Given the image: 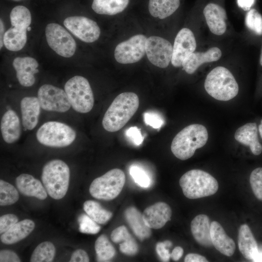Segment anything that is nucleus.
<instances>
[{
	"mask_svg": "<svg viewBox=\"0 0 262 262\" xmlns=\"http://www.w3.org/2000/svg\"><path fill=\"white\" fill-rule=\"evenodd\" d=\"M211 237L213 245L220 253L227 256H232L235 250L234 241L228 236L222 226L214 221L211 224Z\"/></svg>",
	"mask_w": 262,
	"mask_h": 262,
	"instance_id": "obj_23",
	"label": "nucleus"
},
{
	"mask_svg": "<svg viewBox=\"0 0 262 262\" xmlns=\"http://www.w3.org/2000/svg\"><path fill=\"white\" fill-rule=\"evenodd\" d=\"M5 28L3 21L1 19H0V48L1 49L2 46L4 45V36L5 34L4 32Z\"/></svg>",
	"mask_w": 262,
	"mask_h": 262,
	"instance_id": "obj_51",
	"label": "nucleus"
},
{
	"mask_svg": "<svg viewBox=\"0 0 262 262\" xmlns=\"http://www.w3.org/2000/svg\"><path fill=\"white\" fill-rule=\"evenodd\" d=\"M65 91L72 108L76 112H89L94 104V97L88 80L81 76H75L66 83Z\"/></svg>",
	"mask_w": 262,
	"mask_h": 262,
	"instance_id": "obj_6",
	"label": "nucleus"
},
{
	"mask_svg": "<svg viewBox=\"0 0 262 262\" xmlns=\"http://www.w3.org/2000/svg\"><path fill=\"white\" fill-rule=\"evenodd\" d=\"M37 98L41 108L47 111L64 113L71 107L65 91L51 84L42 85Z\"/></svg>",
	"mask_w": 262,
	"mask_h": 262,
	"instance_id": "obj_11",
	"label": "nucleus"
},
{
	"mask_svg": "<svg viewBox=\"0 0 262 262\" xmlns=\"http://www.w3.org/2000/svg\"><path fill=\"white\" fill-rule=\"evenodd\" d=\"M139 105L138 96L133 92H123L113 101L103 117L102 125L109 132L122 129L136 113Z\"/></svg>",
	"mask_w": 262,
	"mask_h": 262,
	"instance_id": "obj_1",
	"label": "nucleus"
},
{
	"mask_svg": "<svg viewBox=\"0 0 262 262\" xmlns=\"http://www.w3.org/2000/svg\"><path fill=\"white\" fill-rule=\"evenodd\" d=\"M130 174L135 182L140 187L147 188L150 185L149 176L141 167L137 165H131L130 168Z\"/></svg>",
	"mask_w": 262,
	"mask_h": 262,
	"instance_id": "obj_38",
	"label": "nucleus"
},
{
	"mask_svg": "<svg viewBox=\"0 0 262 262\" xmlns=\"http://www.w3.org/2000/svg\"><path fill=\"white\" fill-rule=\"evenodd\" d=\"M12 27L5 33L4 45L10 51H17L23 49L26 43L27 29L18 25Z\"/></svg>",
	"mask_w": 262,
	"mask_h": 262,
	"instance_id": "obj_28",
	"label": "nucleus"
},
{
	"mask_svg": "<svg viewBox=\"0 0 262 262\" xmlns=\"http://www.w3.org/2000/svg\"><path fill=\"white\" fill-rule=\"evenodd\" d=\"M180 185L184 195L196 199L214 194L218 190L217 180L209 173L199 169H192L180 178Z\"/></svg>",
	"mask_w": 262,
	"mask_h": 262,
	"instance_id": "obj_5",
	"label": "nucleus"
},
{
	"mask_svg": "<svg viewBox=\"0 0 262 262\" xmlns=\"http://www.w3.org/2000/svg\"><path fill=\"white\" fill-rule=\"evenodd\" d=\"M34 227V222L30 219L17 222L9 229L1 234L0 241L7 245L16 243L27 237Z\"/></svg>",
	"mask_w": 262,
	"mask_h": 262,
	"instance_id": "obj_26",
	"label": "nucleus"
},
{
	"mask_svg": "<svg viewBox=\"0 0 262 262\" xmlns=\"http://www.w3.org/2000/svg\"><path fill=\"white\" fill-rule=\"evenodd\" d=\"M173 45L167 39L158 36L147 38L146 53L149 62L161 68L167 67L171 61Z\"/></svg>",
	"mask_w": 262,
	"mask_h": 262,
	"instance_id": "obj_12",
	"label": "nucleus"
},
{
	"mask_svg": "<svg viewBox=\"0 0 262 262\" xmlns=\"http://www.w3.org/2000/svg\"><path fill=\"white\" fill-rule=\"evenodd\" d=\"M185 262H208V261L203 256L196 253H189L185 258Z\"/></svg>",
	"mask_w": 262,
	"mask_h": 262,
	"instance_id": "obj_48",
	"label": "nucleus"
},
{
	"mask_svg": "<svg viewBox=\"0 0 262 262\" xmlns=\"http://www.w3.org/2000/svg\"><path fill=\"white\" fill-rule=\"evenodd\" d=\"M15 0V1H19V0Z\"/></svg>",
	"mask_w": 262,
	"mask_h": 262,
	"instance_id": "obj_56",
	"label": "nucleus"
},
{
	"mask_svg": "<svg viewBox=\"0 0 262 262\" xmlns=\"http://www.w3.org/2000/svg\"><path fill=\"white\" fill-rule=\"evenodd\" d=\"M245 23L247 27L258 35H262V16L255 9H250L246 14Z\"/></svg>",
	"mask_w": 262,
	"mask_h": 262,
	"instance_id": "obj_36",
	"label": "nucleus"
},
{
	"mask_svg": "<svg viewBox=\"0 0 262 262\" xmlns=\"http://www.w3.org/2000/svg\"><path fill=\"white\" fill-rule=\"evenodd\" d=\"M197 43L194 33L188 28H183L178 33L173 45L171 64L175 67L181 66L184 60L196 51Z\"/></svg>",
	"mask_w": 262,
	"mask_h": 262,
	"instance_id": "obj_14",
	"label": "nucleus"
},
{
	"mask_svg": "<svg viewBox=\"0 0 262 262\" xmlns=\"http://www.w3.org/2000/svg\"><path fill=\"white\" fill-rule=\"evenodd\" d=\"M238 6L245 10H249L255 0H237Z\"/></svg>",
	"mask_w": 262,
	"mask_h": 262,
	"instance_id": "obj_50",
	"label": "nucleus"
},
{
	"mask_svg": "<svg viewBox=\"0 0 262 262\" xmlns=\"http://www.w3.org/2000/svg\"><path fill=\"white\" fill-rule=\"evenodd\" d=\"M234 138L241 144L248 146L254 155L262 153V145L259 141L255 123H247L239 127L235 132Z\"/></svg>",
	"mask_w": 262,
	"mask_h": 262,
	"instance_id": "obj_21",
	"label": "nucleus"
},
{
	"mask_svg": "<svg viewBox=\"0 0 262 262\" xmlns=\"http://www.w3.org/2000/svg\"><path fill=\"white\" fill-rule=\"evenodd\" d=\"M0 262H20V260L17 255L10 250L3 249L0 251Z\"/></svg>",
	"mask_w": 262,
	"mask_h": 262,
	"instance_id": "obj_45",
	"label": "nucleus"
},
{
	"mask_svg": "<svg viewBox=\"0 0 262 262\" xmlns=\"http://www.w3.org/2000/svg\"><path fill=\"white\" fill-rule=\"evenodd\" d=\"M180 3V0H149L148 11L153 17L163 19L173 14Z\"/></svg>",
	"mask_w": 262,
	"mask_h": 262,
	"instance_id": "obj_29",
	"label": "nucleus"
},
{
	"mask_svg": "<svg viewBox=\"0 0 262 262\" xmlns=\"http://www.w3.org/2000/svg\"><path fill=\"white\" fill-rule=\"evenodd\" d=\"M18 222L17 217L12 213L3 215L0 217V233L1 234Z\"/></svg>",
	"mask_w": 262,
	"mask_h": 262,
	"instance_id": "obj_43",
	"label": "nucleus"
},
{
	"mask_svg": "<svg viewBox=\"0 0 262 262\" xmlns=\"http://www.w3.org/2000/svg\"><path fill=\"white\" fill-rule=\"evenodd\" d=\"M64 24L73 35L86 43L97 41L100 34V29L97 22L85 16L68 17L65 19Z\"/></svg>",
	"mask_w": 262,
	"mask_h": 262,
	"instance_id": "obj_13",
	"label": "nucleus"
},
{
	"mask_svg": "<svg viewBox=\"0 0 262 262\" xmlns=\"http://www.w3.org/2000/svg\"><path fill=\"white\" fill-rule=\"evenodd\" d=\"M208 139L207 129L202 125L193 124L181 130L174 138L171 150L177 158L186 160L194 154L196 149L203 147Z\"/></svg>",
	"mask_w": 262,
	"mask_h": 262,
	"instance_id": "obj_2",
	"label": "nucleus"
},
{
	"mask_svg": "<svg viewBox=\"0 0 262 262\" xmlns=\"http://www.w3.org/2000/svg\"><path fill=\"white\" fill-rule=\"evenodd\" d=\"M12 26L20 25L28 29L32 21V16L29 10L26 7L18 5L15 7L10 15Z\"/></svg>",
	"mask_w": 262,
	"mask_h": 262,
	"instance_id": "obj_34",
	"label": "nucleus"
},
{
	"mask_svg": "<svg viewBox=\"0 0 262 262\" xmlns=\"http://www.w3.org/2000/svg\"><path fill=\"white\" fill-rule=\"evenodd\" d=\"M167 247L164 242L158 243L156 246L157 253L163 262H168L170 258V253Z\"/></svg>",
	"mask_w": 262,
	"mask_h": 262,
	"instance_id": "obj_46",
	"label": "nucleus"
},
{
	"mask_svg": "<svg viewBox=\"0 0 262 262\" xmlns=\"http://www.w3.org/2000/svg\"><path fill=\"white\" fill-rule=\"evenodd\" d=\"M19 198L16 188L11 184L0 180V205L7 206L15 203Z\"/></svg>",
	"mask_w": 262,
	"mask_h": 262,
	"instance_id": "obj_35",
	"label": "nucleus"
},
{
	"mask_svg": "<svg viewBox=\"0 0 262 262\" xmlns=\"http://www.w3.org/2000/svg\"><path fill=\"white\" fill-rule=\"evenodd\" d=\"M250 183L255 196L262 201V167H258L252 171Z\"/></svg>",
	"mask_w": 262,
	"mask_h": 262,
	"instance_id": "obj_39",
	"label": "nucleus"
},
{
	"mask_svg": "<svg viewBox=\"0 0 262 262\" xmlns=\"http://www.w3.org/2000/svg\"><path fill=\"white\" fill-rule=\"evenodd\" d=\"M147 39L145 35L137 34L119 43L114 51L115 60L122 64H133L139 61L146 53Z\"/></svg>",
	"mask_w": 262,
	"mask_h": 262,
	"instance_id": "obj_10",
	"label": "nucleus"
},
{
	"mask_svg": "<svg viewBox=\"0 0 262 262\" xmlns=\"http://www.w3.org/2000/svg\"><path fill=\"white\" fill-rule=\"evenodd\" d=\"M172 211L166 203L159 202L147 207L142 215L146 225L150 229L163 228L170 220Z\"/></svg>",
	"mask_w": 262,
	"mask_h": 262,
	"instance_id": "obj_17",
	"label": "nucleus"
},
{
	"mask_svg": "<svg viewBox=\"0 0 262 262\" xmlns=\"http://www.w3.org/2000/svg\"><path fill=\"white\" fill-rule=\"evenodd\" d=\"M253 262H262V250H259V253Z\"/></svg>",
	"mask_w": 262,
	"mask_h": 262,
	"instance_id": "obj_52",
	"label": "nucleus"
},
{
	"mask_svg": "<svg viewBox=\"0 0 262 262\" xmlns=\"http://www.w3.org/2000/svg\"><path fill=\"white\" fill-rule=\"evenodd\" d=\"M191 230L195 240L205 247L213 246L211 237V224L209 217L204 214L196 216L191 223Z\"/></svg>",
	"mask_w": 262,
	"mask_h": 262,
	"instance_id": "obj_24",
	"label": "nucleus"
},
{
	"mask_svg": "<svg viewBox=\"0 0 262 262\" xmlns=\"http://www.w3.org/2000/svg\"><path fill=\"white\" fill-rule=\"evenodd\" d=\"M125 180V175L122 170L113 169L96 178L90 184L89 192L97 199L111 200L120 193Z\"/></svg>",
	"mask_w": 262,
	"mask_h": 262,
	"instance_id": "obj_8",
	"label": "nucleus"
},
{
	"mask_svg": "<svg viewBox=\"0 0 262 262\" xmlns=\"http://www.w3.org/2000/svg\"><path fill=\"white\" fill-rule=\"evenodd\" d=\"M126 135L136 146L140 145L144 140L140 129L136 126L128 129L126 131Z\"/></svg>",
	"mask_w": 262,
	"mask_h": 262,
	"instance_id": "obj_44",
	"label": "nucleus"
},
{
	"mask_svg": "<svg viewBox=\"0 0 262 262\" xmlns=\"http://www.w3.org/2000/svg\"><path fill=\"white\" fill-rule=\"evenodd\" d=\"M260 63L261 66H262V51H261V53L260 55Z\"/></svg>",
	"mask_w": 262,
	"mask_h": 262,
	"instance_id": "obj_54",
	"label": "nucleus"
},
{
	"mask_svg": "<svg viewBox=\"0 0 262 262\" xmlns=\"http://www.w3.org/2000/svg\"><path fill=\"white\" fill-rule=\"evenodd\" d=\"M206 24L210 32L215 35L221 36L227 30V16L226 10L215 2L207 4L203 10Z\"/></svg>",
	"mask_w": 262,
	"mask_h": 262,
	"instance_id": "obj_15",
	"label": "nucleus"
},
{
	"mask_svg": "<svg viewBox=\"0 0 262 262\" xmlns=\"http://www.w3.org/2000/svg\"><path fill=\"white\" fill-rule=\"evenodd\" d=\"M16 185L23 195L44 200L47 197V192L40 180L28 174H21L16 179Z\"/></svg>",
	"mask_w": 262,
	"mask_h": 262,
	"instance_id": "obj_22",
	"label": "nucleus"
},
{
	"mask_svg": "<svg viewBox=\"0 0 262 262\" xmlns=\"http://www.w3.org/2000/svg\"><path fill=\"white\" fill-rule=\"evenodd\" d=\"M0 131L6 143L12 144L18 140L21 133V125L19 117L14 111L9 110L5 112L0 121Z\"/></svg>",
	"mask_w": 262,
	"mask_h": 262,
	"instance_id": "obj_20",
	"label": "nucleus"
},
{
	"mask_svg": "<svg viewBox=\"0 0 262 262\" xmlns=\"http://www.w3.org/2000/svg\"><path fill=\"white\" fill-rule=\"evenodd\" d=\"M31 30V27L29 26V27L28 28L27 31H30Z\"/></svg>",
	"mask_w": 262,
	"mask_h": 262,
	"instance_id": "obj_55",
	"label": "nucleus"
},
{
	"mask_svg": "<svg viewBox=\"0 0 262 262\" xmlns=\"http://www.w3.org/2000/svg\"><path fill=\"white\" fill-rule=\"evenodd\" d=\"M70 262H88L89 258L87 253L83 249H78L71 255Z\"/></svg>",
	"mask_w": 262,
	"mask_h": 262,
	"instance_id": "obj_47",
	"label": "nucleus"
},
{
	"mask_svg": "<svg viewBox=\"0 0 262 262\" xmlns=\"http://www.w3.org/2000/svg\"><path fill=\"white\" fill-rule=\"evenodd\" d=\"M70 170L64 161L55 159L44 166L41 179L49 195L53 199H60L66 195L69 185Z\"/></svg>",
	"mask_w": 262,
	"mask_h": 262,
	"instance_id": "obj_4",
	"label": "nucleus"
},
{
	"mask_svg": "<svg viewBox=\"0 0 262 262\" xmlns=\"http://www.w3.org/2000/svg\"><path fill=\"white\" fill-rule=\"evenodd\" d=\"M131 236L125 226H120L114 229L111 234L112 241L115 243H121Z\"/></svg>",
	"mask_w": 262,
	"mask_h": 262,
	"instance_id": "obj_42",
	"label": "nucleus"
},
{
	"mask_svg": "<svg viewBox=\"0 0 262 262\" xmlns=\"http://www.w3.org/2000/svg\"><path fill=\"white\" fill-rule=\"evenodd\" d=\"M221 49L217 47H213L203 51H194L183 61L181 66L189 74H194L204 64L218 61L222 57Z\"/></svg>",
	"mask_w": 262,
	"mask_h": 262,
	"instance_id": "obj_16",
	"label": "nucleus"
},
{
	"mask_svg": "<svg viewBox=\"0 0 262 262\" xmlns=\"http://www.w3.org/2000/svg\"><path fill=\"white\" fill-rule=\"evenodd\" d=\"M37 141L42 145L53 147H66L76 137L75 131L62 122L51 121L43 124L36 133Z\"/></svg>",
	"mask_w": 262,
	"mask_h": 262,
	"instance_id": "obj_7",
	"label": "nucleus"
},
{
	"mask_svg": "<svg viewBox=\"0 0 262 262\" xmlns=\"http://www.w3.org/2000/svg\"><path fill=\"white\" fill-rule=\"evenodd\" d=\"M95 249L98 262H108L115 254V250L105 234H101L96 240Z\"/></svg>",
	"mask_w": 262,
	"mask_h": 262,
	"instance_id": "obj_32",
	"label": "nucleus"
},
{
	"mask_svg": "<svg viewBox=\"0 0 262 262\" xmlns=\"http://www.w3.org/2000/svg\"><path fill=\"white\" fill-rule=\"evenodd\" d=\"M129 2L130 0H93L92 8L98 14L113 16L122 12Z\"/></svg>",
	"mask_w": 262,
	"mask_h": 262,
	"instance_id": "obj_30",
	"label": "nucleus"
},
{
	"mask_svg": "<svg viewBox=\"0 0 262 262\" xmlns=\"http://www.w3.org/2000/svg\"><path fill=\"white\" fill-rule=\"evenodd\" d=\"M79 231L83 233L95 234L100 230V227L87 214L82 213L78 217Z\"/></svg>",
	"mask_w": 262,
	"mask_h": 262,
	"instance_id": "obj_37",
	"label": "nucleus"
},
{
	"mask_svg": "<svg viewBox=\"0 0 262 262\" xmlns=\"http://www.w3.org/2000/svg\"><path fill=\"white\" fill-rule=\"evenodd\" d=\"M55 248L53 244L49 241L39 244L33 250L31 259V262H50L54 259Z\"/></svg>",
	"mask_w": 262,
	"mask_h": 262,
	"instance_id": "obj_33",
	"label": "nucleus"
},
{
	"mask_svg": "<svg viewBox=\"0 0 262 262\" xmlns=\"http://www.w3.org/2000/svg\"><path fill=\"white\" fill-rule=\"evenodd\" d=\"M183 254V249L180 246H176L170 254V257L175 261H178Z\"/></svg>",
	"mask_w": 262,
	"mask_h": 262,
	"instance_id": "obj_49",
	"label": "nucleus"
},
{
	"mask_svg": "<svg viewBox=\"0 0 262 262\" xmlns=\"http://www.w3.org/2000/svg\"><path fill=\"white\" fill-rule=\"evenodd\" d=\"M83 210L94 221L99 224L106 223L112 217V213L103 208L98 202L89 200L83 203Z\"/></svg>",
	"mask_w": 262,
	"mask_h": 262,
	"instance_id": "obj_31",
	"label": "nucleus"
},
{
	"mask_svg": "<svg viewBox=\"0 0 262 262\" xmlns=\"http://www.w3.org/2000/svg\"><path fill=\"white\" fill-rule=\"evenodd\" d=\"M41 106L37 98L26 97L20 102L22 124L28 130H32L37 125L40 114Z\"/></svg>",
	"mask_w": 262,
	"mask_h": 262,
	"instance_id": "obj_19",
	"label": "nucleus"
},
{
	"mask_svg": "<svg viewBox=\"0 0 262 262\" xmlns=\"http://www.w3.org/2000/svg\"><path fill=\"white\" fill-rule=\"evenodd\" d=\"M204 88L209 95L221 101L232 99L239 92V86L234 77L223 66L214 67L207 74Z\"/></svg>",
	"mask_w": 262,
	"mask_h": 262,
	"instance_id": "obj_3",
	"label": "nucleus"
},
{
	"mask_svg": "<svg viewBox=\"0 0 262 262\" xmlns=\"http://www.w3.org/2000/svg\"><path fill=\"white\" fill-rule=\"evenodd\" d=\"M124 215L130 227L141 241L150 236V228L146 225L142 213L136 208L128 207L125 211Z\"/></svg>",
	"mask_w": 262,
	"mask_h": 262,
	"instance_id": "obj_27",
	"label": "nucleus"
},
{
	"mask_svg": "<svg viewBox=\"0 0 262 262\" xmlns=\"http://www.w3.org/2000/svg\"><path fill=\"white\" fill-rule=\"evenodd\" d=\"M238 246L243 256L253 262L259 253V250L256 240L246 224L241 225L239 229Z\"/></svg>",
	"mask_w": 262,
	"mask_h": 262,
	"instance_id": "obj_25",
	"label": "nucleus"
},
{
	"mask_svg": "<svg viewBox=\"0 0 262 262\" xmlns=\"http://www.w3.org/2000/svg\"><path fill=\"white\" fill-rule=\"evenodd\" d=\"M259 131L260 136L262 139V119L261 120V123L259 126Z\"/></svg>",
	"mask_w": 262,
	"mask_h": 262,
	"instance_id": "obj_53",
	"label": "nucleus"
},
{
	"mask_svg": "<svg viewBox=\"0 0 262 262\" xmlns=\"http://www.w3.org/2000/svg\"><path fill=\"white\" fill-rule=\"evenodd\" d=\"M143 117L146 124L155 129L160 128L164 124V120L162 117L159 114L154 112L144 113Z\"/></svg>",
	"mask_w": 262,
	"mask_h": 262,
	"instance_id": "obj_40",
	"label": "nucleus"
},
{
	"mask_svg": "<svg viewBox=\"0 0 262 262\" xmlns=\"http://www.w3.org/2000/svg\"><path fill=\"white\" fill-rule=\"evenodd\" d=\"M119 249L122 253L125 255L133 256L137 253L139 249L137 242L131 236L120 244Z\"/></svg>",
	"mask_w": 262,
	"mask_h": 262,
	"instance_id": "obj_41",
	"label": "nucleus"
},
{
	"mask_svg": "<svg viewBox=\"0 0 262 262\" xmlns=\"http://www.w3.org/2000/svg\"><path fill=\"white\" fill-rule=\"evenodd\" d=\"M45 35L49 47L58 55L72 57L76 49V43L71 34L61 25L51 23L47 25Z\"/></svg>",
	"mask_w": 262,
	"mask_h": 262,
	"instance_id": "obj_9",
	"label": "nucleus"
},
{
	"mask_svg": "<svg viewBox=\"0 0 262 262\" xmlns=\"http://www.w3.org/2000/svg\"><path fill=\"white\" fill-rule=\"evenodd\" d=\"M13 66L21 85L30 87L34 84L35 82L34 75L39 72L38 63L35 59L31 57H17L13 60Z\"/></svg>",
	"mask_w": 262,
	"mask_h": 262,
	"instance_id": "obj_18",
	"label": "nucleus"
}]
</instances>
